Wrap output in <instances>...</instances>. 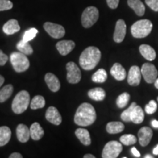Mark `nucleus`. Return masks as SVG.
I'll list each match as a JSON object with an SVG mask.
<instances>
[{
    "mask_svg": "<svg viewBox=\"0 0 158 158\" xmlns=\"http://www.w3.org/2000/svg\"><path fill=\"white\" fill-rule=\"evenodd\" d=\"M107 73H106V70L100 68L92 75V80L95 83H100V84H101V83H104L106 81V79H107Z\"/></svg>",
    "mask_w": 158,
    "mask_h": 158,
    "instance_id": "obj_29",
    "label": "nucleus"
},
{
    "mask_svg": "<svg viewBox=\"0 0 158 158\" xmlns=\"http://www.w3.org/2000/svg\"><path fill=\"white\" fill-rule=\"evenodd\" d=\"M152 125L153 126V127L158 128V121H157V120L154 119L153 121L152 122Z\"/></svg>",
    "mask_w": 158,
    "mask_h": 158,
    "instance_id": "obj_43",
    "label": "nucleus"
},
{
    "mask_svg": "<svg viewBox=\"0 0 158 158\" xmlns=\"http://www.w3.org/2000/svg\"><path fill=\"white\" fill-rule=\"evenodd\" d=\"M13 3L10 0H0V11L8 10L13 8Z\"/></svg>",
    "mask_w": 158,
    "mask_h": 158,
    "instance_id": "obj_37",
    "label": "nucleus"
},
{
    "mask_svg": "<svg viewBox=\"0 0 158 158\" xmlns=\"http://www.w3.org/2000/svg\"><path fill=\"white\" fill-rule=\"evenodd\" d=\"M96 118V111L93 106L87 102H84L77 109L74 122L79 126L86 127L93 124Z\"/></svg>",
    "mask_w": 158,
    "mask_h": 158,
    "instance_id": "obj_1",
    "label": "nucleus"
},
{
    "mask_svg": "<svg viewBox=\"0 0 158 158\" xmlns=\"http://www.w3.org/2000/svg\"><path fill=\"white\" fill-rule=\"evenodd\" d=\"M10 62L15 72L22 73L28 70L29 68V61L26 54L21 52L12 53L10 56Z\"/></svg>",
    "mask_w": 158,
    "mask_h": 158,
    "instance_id": "obj_5",
    "label": "nucleus"
},
{
    "mask_svg": "<svg viewBox=\"0 0 158 158\" xmlns=\"http://www.w3.org/2000/svg\"><path fill=\"white\" fill-rule=\"evenodd\" d=\"M144 119V111L141 106H136L133 108L131 114V122L135 124H141Z\"/></svg>",
    "mask_w": 158,
    "mask_h": 158,
    "instance_id": "obj_24",
    "label": "nucleus"
},
{
    "mask_svg": "<svg viewBox=\"0 0 158 158\" xmlns=\"http://www.w3.org/2000/svg\"><path fill=\"white\" fill-rule=\"evenodd\" d=\"M139 51L142 56L147 60L153 61L156 58V52L155 49L149 45H141L139 47Z\"/></svg>",
    "mask_w": 158,
    "mask_h": 158,
    "instance_id": "obj_20",
    "label": "nucleus"
},
{
    "mask_svg": "<svg viewBox=\"0 0 158 158\" xmlns=\"http://www.w3.org/2000/svg\"><path fill=\"white\" fill-rule=\"evenodd\" d=\"M20 26L17 20L11 19L9 20L7 23L4 24L2 27V30L6 35H13L18 32L20 30Z\"/></svg>",
    "mask_w": 158,
    "mask_h": 158,
    "instance_id": "obj_19",
    "label": "nucleus"
},
{
    "mask_svg": "<svg viewBox=\"0 0 158 158\" xmlns=\"http://www.w3.org/2000/svg\"><path fill=\"white\" fill-rule=\"evenodd\" d=\"M101 59V52L98 48L89 46L83 51L79 58L81 67L86 70H91L98 64Z\"/></svg>",
    "mask_w": 158,
    "mask_h": 158,
    "instance_id": "obj_2",
    "label": "nucleus"
},
{
    "mask_svg": "<svg viewBox=\"0 0 158 158\" xmlns=\"http://www.w3.org/2000/svg\"><path fill=\"white\" fill-rule=\"evenodd\" d=\"M155 86L157 89H158V78H157L155 81Z\"/></svg>",
    "mask_w": 158,
    "mask_h": 158,
    "instance_id": "obj_47",
    "label": "nucleus"
},
{
    "mask_svg": "<svg viewBox=\"0 0 158 158\" xmlns=\"http://www.w3.org/2000/svg\"><path fill=\"white\" fill-rule=\"evenodd\" d=\"M11 138V130L7 126L0 127V147H3L10 141Z\"/></svg>",
    "mask_w": 158,
    "mask_h": 158,
    "instance_id": "obj_27",
    "label": "nucleus"
},
{
    "mask_svg": "<svg viewBox=\"0 0 158 158\" xmlns=\"http://www.w3.org/2000/svg\"><path fill=\"white\" fill-rule=\"evenodd\" d=\"M144 158H153V156H152L150 155H146L145 157H144Z\"/></svg>",
    "mask_w": 158,
    "mask_h": 158,
    "instance_id": "obj_48",
    "label": "nucleus"
},
{
    "mask_svg": "<svg viewBox=\"0 0 158 158\" xmlns=\"http://www.w3.org/2000/svg\"><path fill=\"white\" fill-rule=\"evenodd\" d=\"M130 95L127 92H124L120 94L116 99V106L119 108H123L127 106L129 102Z\"/></svg>",
    "mask_w": 158,
    "mask_h": 158,
    "instance_id": "obj_32",
    "label": "nucleus"
},
{
    "mask_svg": "<svg viewBox=\"0 0 158 158\" xmlns=\"http://www.w3.org/2000/svg\"><path fill=\"white\" fill-rule=\"evenodd\" d=\"M45 30L53 38H62L65 35V29L62 26L51 22H46L43 25Z\"/></svg>",
    "mask_w": 158,
    "mask_h": 158,
    "instance_id": "obj_10",
    "label": "nucleus"
},
{
    "mask_svg": "<svg viewBox=\"0 0 158 158\" xmlns=\"http://www.w3.org/2000/svg\"><path fill=\"white\" fill-rule=\"evenodd\" d=\"M16 48L20 52L23 53L26 55H31L33 53V49L29 42H25L23 40L18 43Z\"/></svg>",
    "mask_w": 158,
    "mask_h": 158,
    "instance_id": "obj_31",
    "label": "nucleus"
},
{
    "mask_svg": "<svg viewBox=\"0 0 158 158\" xmlns=\"http://www.w3.org/2000/svg\"><path fill=\"white\" fill-rule=\"evenodd\" d=\"M45 100L44 98L41 95H36L33 98L30 102V107L32 110H36L38 108L45 107Z\"/></svg>",
    "mask_w": 158,
    "mask_h": 158,
    "instance_id": "obj_30",
    "label": "nucleus"
},
{
    "mask_svg": "<svg viewBox=\"0 0 158 158\" xmlns=\"http://www.w3.org/2000/svg\"><path fill=\"white\" fill-rule=\"evenodd\" d=\"M95 157H94V155H91V154H87V155H85L84 156V158H94Z\"/></svg>",
    "mask_w": 158,
    "mask_h": 158,
    "instance_id": "obj_45",
    "label": "nucleus"
},
{
    "mask_svg": "<svg viewBox=\"0 0 158 158\" xmlns=\"http://www.w3.org/2000/svg\"><path fill=\"white\" fill-rule=\"evenodd\" d=\"M88 96L95 101H102L106 98V92L102 88H94L89 91Z\"/></svg>",
    "mask_w": 158,
    "mask_h": 158,
    "instance_id": "obj_25",
    "label": "nucleus"
},
{
    "mask_svg": "<svg viewBox=\"0 0 158 158\" xmlns=\"http://www.w3.org/2000/svg\"><path fill=\"white\" fill-rule=\"evenodd\" d=\"M45 81L46 82V84L48 85L49 89L52 92H58L61 87L60 81H59L58 78L51 73H46L45 76Z\"/></svg>",
    "mask_w": 158,
    "mask_h": 158,
    "instance_id": "obj_16",
    "label": "nucleus"
},
{
    "mask_svg": "<svg viewBox=\"0 0 158 158\" xmlns=\"http://www.w3.org/2000/svg\"><path fill=\"white\" fill-rule=\"evenodd\" d=\"M136 106V102H133L129 108L127 109H126L125 110H124L121 114V118L123 120L124 122H131V114L132 112H133V108H135V106Z\"/></svg>",
    "mask_w": 158,
    "mask_h": 158,
    "instance_id": "obj_34",
    "label": "nucleus"
},
{
    "mask_svg": "<svg viewBox=\"0 0 158 158\" xmlns=\"http://www.w3.org/2000/svg\"><path fill=\"white\" fill-rule=\"evenodd\" d=\"M67 80L70 84H78L81 79V73L76 63L70 62L66 64Z\"/></svg>",
    "mask_w": 158,
    "mask_h": 158,
    "instance_id": "obj_8",
    "label": "nucleus"
},
{
    "mask_svg": "<svg viewBox=\"0 0 158 158\" xmlns=\"http://www.w3.org/2000/svg\"><path fill=\"white\" fill-rule=\"evenodd\" d=\"M108 7L111 9L117 8L119 0H106Z\"/></svg>",
    "mask_w": 158,
    "mask_h": 158,
    "instance_id": "obj_40",
    "label": "nucleus"
},
{
    "mask_svg": "<svg viewBox=\"0 0 158 158\" xmlns=\"http://www.w3.org/2000/svg\"><path fill=\"white\" fill-rule=\"evenodd\" d=\"M126 30H127V27H126V23L124 20H118L116 23L115 31H114V40L117 43H122L125 37Z\"/></svg>",
    "mask_w": 158,
    "mask_h": 158,
    "instance_id": "obj_11",
    "label": "nucleus"
},
{
    "mask_svg": "<svg viewBox=\"0 0 158 158\" xmlns=\"http://www.w3.org/2000/svg\"><path fill=\"white\" fill-rule=\"evenodd\" d=\"M76 43L72 40H62L56 43V47L59 53L62 56H66L73 50Z\"/></svg>",
    "mask_w": 158,
    "mask_h": 158,
    "instance_id": "obj_15",
    "label": "nucleus"
},
{
    "mask_svg": "<svg viewBox=\"0 0 158 158\" xmlns=\"http://www.w3.org/2000/svg\"><path fill=\"white\" fill-rule=\"evenodd\" d=\"M76 137L85 146H89L91 143L90 134L87 130L84 128H78L75 132Z\"/></svg>",
    "mask_w": 158,
    "mask_h": 158,
    "instance_id": "obj_21",
    "label": "nucleus"
},
{
    "mask_svg": "<svg viewBox=\"0 0 158 158\" xmlns=\"http://www.w3.org/2000/svg\"><path fill=\"white\" fill-rule=\"evenodd\" d=\"M153 135V132L149 127H143L138 131V141L142 147H146L151 141Z\"/></svg>",
    "mask_w": 158,
    "mask_h": 158,
    "instance_id": "obj_13",
    "label": "nucleus"
},
{
    "mask_svg": "<svg viewBox=\"0 0 158 158\" xmlns=\"http://www.w3.org/2000/svg\"><path fill=\"white\" fill-rule=\"evenodd\" d=\"M8 61V56L4 54L2 51L0 50V66H3Z\"/></svg>",
    "mask_w": 158,
    "mask_h": 158,
    "instance_id": "obj_39",
    "label": "nucleus"
},
{
    "mask_svg": "<svg viewBox=\"0 0 158 158\" xmlns=\"http://www.w3.org/2000/svg\"><path fill=\"white\" fill-rule=\"evenodd\" d=\"M13 92V86L11 84H7L0 89V102H4L10 98Z\"/></svg>",
    "mask_w": 158,
    "mask_h": 158,
    "instance_id": "obj_28",
    "label": "nucleus"
},
{
    "mask_svg": "<svg viewBox=\"0 0 158 158\" xmlns=\"http://www.w3.org/2000/svg\"><path fill=\"white\" fill-rule=\"evenodd\" d=\"M157 104L155 100H150L149 103L145 106V111L147 114H153L157 111Z\"/></svg>",
    "mask_w": 158,
    "mask_h": 158,
    "instance_id": "obj_36",
    "label": "nucleus"
},
{
    "mask_svg": "<svg viewBox=\"0 0 158 158\" xmlns=\"http://www.w3.org/2000/svg\"><path fill=\"white\" fill-rule=\"evenodd\" d=\"M99 18V11L97 7L91 6L86 7L81 15V23L84 28H89L97 22Z\"/></svg>",
    "mask_w": 158,
    "mask_h": 158,
    "instance_id": "obj_6",
    "label": "nucleus"
},
{
    "mask_svg": "<svg viewBox=\"0 0 158 158\" xmlns=\"http://www.w3.org/2000/svg\"><path fill=\"white\" fill-rule=\"evenodd\" d=\"M141 74L148 84L155 83L157 78L158 72L155 66L151 63H145L143 64L141 69Z\"/></svg>",
    "mask_w": 158,
    "mask_h": 158,
    "instance_id": "obj_9",
    "label": "nucleus"
},
{
    "mask_svg": "<svg viewBox=\"0 0 158 158\" xmlns=\"http://www.w3.org/2000/svg\"><path fill=\"white\" fill-rule=\"evenodd\" d=\"M45 118L49 122L55 125H59L62 122V116L59 110L54 106H50L46 110Z\"/></svg>",
    "mask_w": 158,
    "mask_h": 158,
    "instance_id": "obj_14",
    "label": "nucleus"
},
{
    "mask_svg": "<svg viewBox=\"0 0 158 158\" xmlns=\"http://www.w3.org/2000/svg\"><path fill=\"white\" fill-rule=\"evenodd\" d=\"M145 2L152 10L158 12V0H145Z\"/></svg>",
    "mask_w": 158,
    "mask_h": 158,
    "instance_id": "obj_38",
    "label": "nucleus"
},
{
    "mask_svg": "<svg viewBox=\"0 0 158 158\" xmlns=\"http://www.w3.org/2000/svg\"><path fill=\"white\" fill-rule=\"evenodd\" d=\"M110 72L111 76L117 81H123L127 76V73H126L125 69L119 63H115L112 66Z\"/></svg>",
    "mask_w": 158,
    "mask_h": 158,
    "instance_id": "obj_18",
    "label": "nucleus"
},
{
    "mask_svg": "<svg viewBox=\"0 0 158 158\" xmlns=\"http://www.w3.org/2000/svg\"><path fill=\"white\" fill-rule=\"evenodd\" d=\"M136 141H137V138L135 135H131V134H125L120 137V142L126 146L133 145L136 143Z\"/></svg>",
    "mask_w": 158,
    "mask_h": 158,
    "instance_id": "obj_33",
    "label": "nucleus"
},
{
    "mask_svg": "<svg viewBox=\"0 0 158 158\" xmlns=\"http://www.w3.org/2000/svg\"><path fill=\"white\" fill-rule=\"evenodd\" d=\"M122 151V143L111 141L108 142L105 146L102 152V158H116Z\"/></svg>",
    "mask_w": 158,
    "mask_h": 158,
    "instance_id": "obj_7",
    "label": "nucleus"
},
{
    "mask_svg": "<svg viewBox=\"0 0 158 158\" xmlns=\"http://www.w3.org/2000/svg\"><path fill=\"white\" fill-rule=\"evenodd\" d=\"M157 101H158V97H157Z\"/></svg>",
    "mask_w": 158,
    "mask_h": 158,
    "instance_id": "obj_49",
    "label": "nucleus"
},
{
    "mask_svg": "<svg viewBox=\"0 0 158 158\" xmlns=\"http://www.w3.org/2000/svg\"><path fill=\"white\" fill-rule=\"evenodd\" d=\"M131 152H132V154L135 156V157H141V153L139 152L138 151V149H136L135 147H133L131 149Z\"/></svg>",
    "mask_w": 158,
    "mask_h": 158,
    "instance_id": "obj_41",
    "label": "nucleus"
},
{
    "mask_svg": "<svg viewBox=\"0 0 158 158\" xmlns=\"http://www.w3.org/2000/svg\"><path fill=\"white\" fill-rule=\"evenodd\" d=\"M30 136L35 141H38L44 135V130L37 122H35L30 127Z\"/></svg>",
    "mask_w": 158,
    "mask_h": 158,
    "instance_id": "obj_22",
    "label": "nucleus"
},
{
    "mask_svg": "<svg viewBox=\"0 0 158 158\" xmlns=\"http://www.w3.org/2000/svg\"><path fill=\"white\" fill-rule=\"evenodd\" d=\"M37 33H38V30L35 28H31L29 30L26 31L23 34V40L25 42H29L36 37Z\"/></svg>",
    "mask_w": 158,
    "mask_h": 158,
    "instance_id": "obj_35",
    "label": "nucleus"
},
{
    "mask_svg": "<svg viewBox=\"0 0 158 158\" xmlns=\"http://www.w3.org/2000/svg\"><path fill=\"white\" fill-rule=\"evenodd\" d=\"M152 23L149 20H140L132 25V35L135 38H143L150 34V32L152 30Z\"/></svg>",
    "mask_w": 158,
    "mask_h": 158,
    "instance_id": "obj_4",
    "label": "nucleus"
},
{
    "mask_svg": "<svg viewBox=\"0 0 158 158\" xmlns=\"http://www.w3.org/2000/svg\"><path fill=\"white\" fill-rule=\"evenodd\" d=\"M30 102V95L26 90L19 92L13 99L12 102V110L16 114L23 113L28 108Z\"/></svg>",
    "mask_w": 158,
    "mask_h": 158,
    "instance_id": "obj_3",
    "label": "nucleus"
},
{
    "mask_svg": "<svg viewBox=\"0 0 158 158\" xmlns=\"http://www.w3.org/2000/svg\"><path fill=\"white\" fill-rule=\"evenodd\" d=\"M10 158H22V155L19 152H14L9 156Z\"/></svg>",
    "mask_w": 158,
    "mask_h": 158,
    "instance_id": "obj_42",
    "label": "nucleus"
},
{
    "mask_svg": "<svg viewBox=\"0 0 158 158\" xmlns=\"http://www.w3.org/2000/svg\"><path fill=\"white\" fill-rule=\"evenodd\" d=\"M4 82H5V78H4V77L2 76H1V75H0V87L2 86Z\"/></svg>",
    "mask_w": 158,
    "mask_h": 158,
    "instance_id": "obj_44",
    "label": "nucleus"
},
{
    "mask_svg": "<svg viewBox=\"0 0 158 158\" xmlns=\"http://www.w3.org/2000/svg\"><path fill=\"white\" fill-rule=\"evenodd\" d=\"M124 129V125L120 122H110L106 125V130L110 134L119 133Z\"/></svg>",
    "mask_w": 158,
    "mask_h": 158,
    "instance_id": "obj_26",
    "label": "nucleus"
},
{
    "mask_svg": "<svg viewBox=\"0 0 158 158\" xmlns=\"http://www.w3.org/2000/svg\"><path fill=\"white\" fill-rule=\"evenodd\" d=\"M141 70L138 66H132L130 68L127 76V82L131 86H138L141 83Z\"/></svg>",
    "mask_w": 158,
    "mask_h": 158,
    "instance_id": "obj_12",
    "label": "nucleus"
},
{
    "mask_svg": "<svg viewBox=\"0 0 158 158\" xmlns=\"http://www.w3.org/2000/svg\"><path fill=\"white\" fill-rule=\"evenodd\" d=\"M16 135L18 140L21 143H26L29 141L30 136V130L27 125L20 124L16 128Z\"/></svg>",
    "mask_w": 158,
    "mask_h": 158,
    "instance_id": "obj_17",
    "label": "nucleus"
},
{
    "mask_svg": "<svg viewBox=\"0 0 158 158\" xmlns=\"http://www.w3.org/2000/svg\"><path fill=\"white\" fill-rule=\"evenodd\" d=\"M127 4L130 7L135 11L136 15L142 16L145 13V6L141 0H127Z\"/></svg>",
    "mask_w": 158,
    "mask_h": 158,
    "instance_id": "obj_23",
    "label": "nucleus"
},
{
    "mask_svg": "<svg viewBox=\"0 0 158 158\" xmlns=\"http://www.w3.org/2000/svg\"><path fill=\"white\" fill-rule=\"evenodd\" d=\"M153 154L155 155H158V145L153 149Z\"/></svg>",
    "mask_w": 158,
    "mask_h": 158,
    "instance_id": "obj_46",
    "label": "nucleus"
}]
</instances>
